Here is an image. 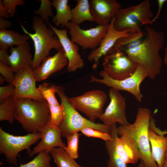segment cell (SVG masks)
<instances>
[{
	"label": "cell",
	"instance_id": "1",
	"mask_svg": "<svg viewBox=\"0 0 167 167\" xmlns=\"http://www.w3.org/2000/svg\"><path fill=\"white\" fill-rule=\"evenodd\" d=\"M145 36L142 32L132 35L125 41L120 48L134 62L144 67L148 77L156 78L160 73L163 60L159 52L163 47V33L148 27L145 28Z\"/></svg>",
	"mask_w": 167,
	"mask_h": 167
},
{
	"label": "cell",
	"instance_id": "2",
	"mask_svg": "<svg viewBox=\"0 0 167 167\" xmlns=\"http://www.w3.org/2000/svg\"><path fill=\"white\" fill-rule=\"evenodd\" d=\"M50 113L46 101L15 98V120L28 133L40 132L49 122Z\"/></svg>",
	"mask_w": 167,
	"mask_h": 167
},
{
	"label": "cell",
	"instance_id": "3",
	"mask_svg": "<svg viewBox=\"0 0 167 167\" xmlns=\"http://www.w3.org/2000/svg\"><path fill=\"white\" fill-rule=\"evenodd\" d=\"M151 114L149 109L139 108L134 123L117 127V132L120 136L126 135L134 140L141 154V161L147 167H158L152 156L148 137Z\"/></svg>",
	"mask_w": 167,
	"mask_h": 167
},
{
	"label": "cell",
	"instance_id": "4",
	"mask_svg": "<svg viewBox=\"0 0 167 167\" xmlns=\"http://www.w3.org/2000/svg\"><path fill=\"white\" fill-rule=\"evenodd\" d=\"M20 23L23 32L29 36L33 42L35 51L31 66L34 70L48 56L52 49L58 51L62 47L53 30L48 27L46 23L40 16H35L33 19L32 28L34 33L28 32Z\"/></svg>",
	"mask_w": 167,
	"mask_h": 167
},
{
	"label": "cell",
	"instance_id": "5",
	"mask_svg": "<svg viewBox=\"0 0 167 167\" xmlns=\"http://www.w3.org/2000/svg\"><path fill=\"white\" fill-rule=\"evenodd\" d=\"M56 88L57 93L64 110L63 118L58 126L61 131L62 136L66 138L88 127L109 133L110 126L103 123H96L83 117L69 102L68 97L64 93L63 88L57 86Z\"/></svg>",
	"mask_w": 167,
	"mask_h": 167
},
{
	"label": "cell",
	"instance_id": "6",
	"mask_svg": "<svg viewBox=\"0 0 167 167\" xmlns=\"http://www.w3.org/2000/svg\"><path fill=\"white\" fill-rule=\"evenodd\" d=\"M115 28L118 31L128 30L132 35L142 32L140 25L150 24L153 18L149 0L136 5L121 8L115 16Z\"/></svg>",
	"mask_w": 167,
	"mask_h": 167
},
{
	"label": "cell",
	"instance_id": "7",
	"mask_svg": "<svg viewBox=\"0 0 167 167\" xmlns=\"http://www.w3.org/2000/svg\"><path fill=\"white\" fill-rule=\"evenodd\" d=\"M40 132L28 133L23 136L13 135L0 127V153L4 154L7 162L12 165H17V157L21 151L27 150L29 154L30 148L41 139Z\"/></svg>",
	"mask_w": 167,
	"mask_h": 167
},
{
	"label": "cell",
	"instance_id": "8",
	"mask_svg": "<svg viewBox=\"0 0 167 167\" xmlns=\"http://www.w3.org/2000/svg\"><path fill=\"white\" fill-rule=\"evenodd\" d=\"M138 65L122 49L113 47L104 56L102 70L111 79L120 80L132 75Z\"/></svg>",
	"mask_w": 167,
	"mask_h": 167
},
{
	"label": "cell",
	"instance_id": "9",
	"mask_svg": "<svg viewBox=\"0 0 167 167\" xmlns=\"http://www.w3.org/2000/svg\"><path fill=\"white\" fill-rule=\"evenodd\" d=\"M99 75L102 77L101 79L92 75L90 82L103 84L119 91H127L132 94L138 101H141L143 95L140 90V85L142 82L148 77L147 71L142 66L138 64L132 75L121 80L111 79L103 70L100 72Z\"/></svg>",
	"mask_w": 167,
	"mask_h": 167
},
{
	"label": "cell",
	"instance_id": "10",
	"mask_svg": "<svg viewBox=\"0 0 167 167\" xmlns=\"http://www.w3.org/2000/svg\"><path fill=\"white\" fill-rule=\"evenodd\" d=\"M107 95L103 91L93 90L80 96L68 97V100L76 110L84 113L91 121L95 120L104 112Z\"/></svg>",
	"mask_w": 167,
	"mask_h": 167
},
{
	"label": "cell",
	"instance_id": "11",
	"mask_svg": "<svg viewBox=\"0 0 167 167\" xmlns=\"http://www.w3.org/2000/svg\"><path fill=\"white\" fill-rule=\"evenodd\" d=\"M108 25H98L96 27L84 30L79 25L70 22L66 28L69 30L71 40L84 49L97 48L107 31Z\"/></svg>",
	"mask_w": 167,
	"mask_h": 167
},
{
	"label": "cell",
	"instance_id": "12",
	"mask_svg": "<svg viewBox=\"0 0 167 167\" xmlns=\"http://www.w3.org/2000/svg\"><path fill=\"white\" fill-rule=\"evenodd\" d=\"M109 103L99 117L100 120L109 126L117 122L123 126L129 124L126 115L125 98L119 91L113 88L109 89Z\"/></svg>",
	"mask_w": 167,
	"mask_h": 167
},
{
	"label": "cell",
	"instance_id": "13",
	"mask_svg": "<svg viewBox=\"0 0 167 167\" xmlns=\"http://www.w3.org/2000/svg\"><path fill=\"white\" fill-rule=\"evenodd\" d=\"M36 82L31 66L23 68L15 73L13 84L15 87L14 98H29L39 101L45 100L36 88Z\"/></svg>",
	"mask_w": 167,
	"mask_h": 167
},
{
	"label": "cell",
	"instance_id": "14",
	"mask_svg": "<svg viewBox=\"0 0 167 167\" xmlns=\"http://www.w3.org/2000/svg\"><path fill=\"white\" fill-rule=\"evenodd\" d=\"M115 20V16L108 24L107 32L99 46L91 51L88 57V60L94 62L93 65L94 68L97 66L100 58L108 53L119 39L128 38L132 35L130 33L128 30L122 31L117 30L114 27Z\"/></svg>",
	"mask_w": 167,
	"mask_h": 167
},
{
	"label": "cell",
	"instance_id": "15",
	"mask_svg": "<svg viewBox=\"0 0 167 167\" xmlns=\"http://www.w3.org/2000/svg\"><path fill=\"white\" fill-rule=\"evenodd\" d=\"M41 140L31 151L30 156L37 154L46 150L49 151L53 148L58 147L65 149L66 146L61 139V131L59 126L49 121L47 124L40 131Z\"/></svg>",
	"mask_w": 167,
	"mask_h": 167
},
{
	"label": "cell",
	"instance_id": "16",
	"mask_svg": "<svg viewBox=\"0 0 167 167\" xmlns=\"http://www.w3.org/2000/svg\"><path fill=\"white\" fill-rule=\"evenodd\" d=\"M48 24L58 37L65 52L68 60L67 71L72 72L82 67L84 63L79 53V47L68 37L67 29H58Z\"/></svg>",
	"mask_w": 167,
	"mask_h": 167
},
{
	"label": "cell",
	"instance_id": "17",
	"mask_svg": "<svg viewBox=\"0 0 167 167\" xmlns=\"http://www.w3.org/2000/svg\"><path fill=\"white\" fill-rule=\"evenodd\" d=\"M92 16L98 25H107L121 8L116 0H91L89 1Z\"/></svg>",
	"mask_w": 167,
	"mask_h": 167
},
{
	"label": "cell",
	"instance_id": "18",
	"mask_svg": "<svg viewBox=\"0 0 167 167\" xmlns=\"http://www.w3.org/2000/svg\"><path fill=\"white\" fill-rule=\"evenodd\" d=\"M68 60L62 48L54 55L48 56L33 70L36 81H41L62 69L67 65Z\"/></svg>",
	"mask_w": 167,
	"mask_h": 167
},
{
	"label": "cell",
	"instance_id": "19",
	"mask_svg": "<svg viewBox=\"0 0 167 167\" xmlns=\"http://www.w3.org/2000/svg\"><path fill=\"white\" fill-rule=\"evenodd\" d=\"M117 152L120 158L126 164L136 163L141 159V155L134 140L131 137L123 135L115 138Z\"/></svg>",
	"mask_w": 167,
	"mask_h": 167
},
{
	"label": "cell",
	"instance_id": "20",
	"mask_svg": "<svg viewBox=\"0 0 167 167\" xmlns=\"http://www.w3.org/2000/svg\"><path fill=\"white\" fill-rule=\"evenodd\" d=\"M30 51L29 43L28 41L16 47H10L8 65L15 73L23 68L31 66L33 58Z\"/></svg>",
	"mask_w": 167,
	"mask_h": 167
},
{
	"label": "cell",
	"instance_id": "21",
	"mask_svg": "<svg viewBox=\"0 0 167 167\" xmlns=\"http://www.w3.org/2000/svg\"><path fill=\"white\" fill-rule=\"evenodd\" d=\"M148 137L151 146L152 157L158 167H162L167 150V137L158 134L149 127Z\"/></svg>",
	"mask_w": 167,
	"mask_h": 167
},
{
	"label": "cell",
	"instance_id": "22",
	"mask_svg": "<svg viewBox=\"0 0 167 167\" xmlns=\"http://www.w3.org/2000/svg\"><path fill=\"white\" fill-rule=\"evenodd\" d=\"M68 0H53L52 5L56 9V13L52 19L56 27L60 25L67 27L72 19L71 9L68 4Z\"/></svg>",
	"mask_w": 167,
	"mask_h": 167
},
{
	"label": "cell",
	"instance_id": "23",
	"mask_svg": "<svg viewBox=\"0 0 167 167\" xmlns=\"http://www.w3.org/2000/svg\"><path fill=\"white\" fill-rule=\"evenodd\" d=\"M30 38L27 34H22L13 30L0 29V50L7 51L14 45L22 44Z\"/></svg>",
	"mask_w": 167,
	"mask_h": 167
},
{
	"label": "cell",
	"instance_id": "24",
	"mask_svg": "<svg viewBox=\"0 0 167 167\" xmlns=\"http://www.w3.org/2000/svg\"><path fill=\"white\" fill-rule=\"evenodd\" d=\"M109 133L113 139L105 142V148L109 156L107 167H127L126 164L120 158L116 150L115 138L118 135L116 123L111 126Z\"/></svg>",
	"mask_w": 167,
	"mask_h": 167
},
{
	"label": "cell",
	"instance_id": "25",
	"mask_svg": "<svg viewBox=\"0 0 167 167\" xmlns=\"http://www.w3.org/2000/svg\"><path fill=\"white\" fill-rule=\"evenodd\" d=\"M76 6L71 9L72 19L71 22L79 25L84 21L93 22L88 0H77Z\"/></svg>",
	"mask_w": 167,
	"mask_h": 167
},
{
	"label": "cell",
	"instance_id": "26",
	"mask_svg": "<svg viewBox=\"0 0 167 167\" xmlns=\"http://www.w3.org/2000/svg\"><path fill=\"white\" fill-rule=\"evenodd\" d=\"M49 153L57 167H84L78 164L63 148H54L50 150Z\"/></svg>",
	"mask_w": 167,
	"mask_h": 167
},
{
	"label": "cell",
	"instance_id": "27",
	"mask_svg": "<svg viewBox=\"0 0 167 167\" xmlns=\"http://www.w3.org/2000/svg\"><path fill=\"white\" fill-rule=\"evenodd\" d=\"M15 98L12 96L0 103V121H6L12 124L15 118Z\"/></svg>",
	"mask_w": 167,
	"mask_h": 167
},
{
	"label": "cell",
	"instance_id": "28",
	"mask_svg": "<svg viewBox=\"0 0 167 167\" xmlns=\"http://www.w3.org/2000/svg\"><path fill=\"white\" fill-rule=\"evenodd\" d=\"M49 152V150L42 152L30 161L24 164H21L18 167H52L50 164L51 158Z\"/></svg>",
	"mask_w": 167,
	"mask_h": 167
},
{
	"label": "cell",
	"instance_id": "29",
	"mask_svg": "<svg viewBox=\"0 0 167 167\" xmlns=\"http://www.w3.org/2000/svg\"><path fill=\"white\" fill-rule=\"evenodd\" d=\"M56 87V86L50 85L47 83H44L39 85L37 88L40 93L48 105H60L55 96V93L57 92Z\"/></svg>",
	"mask_w": 167,
	"mask_h": 167
},
{
	"label": "cell",
	"instance_id": "30",
	"mask_svg": "<svg viewBox=\"0 0 167 167\" xmlns=\"http://www.w3.org/2000/svg\"><path fill=\"white\" fill-rule=\"evenodd\" d=\"M79 134L75 133L67 136V145L65 150L67 154L71 158L75 159L79 156L78 144Z\"/></svg>",
	"mask_w": 167,
	"mask_h": 167
},
{
	"label": "cell",
	"instance_id": "31",
	"mask_svg": "<svg viewBox=\"0 0 167 167\" xmlns=\"http://www.w3.org/2000/svg\"><path fill=\"white\" fill-rule=\"evenodd\" d=\"M41 4L39 9L34 10L33 12L40 17L45 23L48 24L49 17H54L52 10V3L49 0H41Z\"/></svg>",
	"mask_w": 167,
	"mask_h": 167
},
{
	"label": "cell",
	"instance_id": "32",
	"mask_svg": "<svg viewBox=\"0 0 167 167\" xmlns=\"http://www.w3.org/2000/svg\"><path fill=\"white\" fill-rule=\"evenodd\" d=\"M50 113V121L53 124L58 126L64 115V110L62 104L59 105H48Z\"/></svg>",
	"mask_w": 167,
	"mask_h": 167
},
{
	"label": "cell",
	"instance_id": "33",
	"mask_svg": "<svg viewBox=\"0 0 167 167\" xmlns=\"http://www.w3.org/2000/svg\"><path fill=\"white\" fill-rule=\"evenodd\" d=\"M80 131L87 137L101 139L105 142L113 139L112 138L109 133L102 132L92 128H85L82 129Z\"/></svg>",
	"mask_w": 167,
	"mask_h": 167
},
{
	"label": "cell",
	"instance_id": "34",
	"mask_svg": "<svg viewBox=\"0 0 167 167\" xmlns=\"http://www.w3.org/2000/svg\"><path fill=\"white\" fill-rule=\"evenodd\" d=\"M0 73L9 84H13L15 73L11 67L0 62Z\"/></svg>",
	"mask_w": 167,
	"mask_h": 167
},
{
	"label": "cell",
	"instance_id": "35",
	"mask_svg": "<svg viewBox=\"0 0 167 167\" xmlns=\"http://www.w3.org/2000/svg\"><path fill=\"white\" fill-rule=\"evenodd\" d=\"M2 3L11 17L14 16L17 6H22L25 4V2L23 0H4Z\"/></svg>",
	"mask_w": 167,
	"mask_h": 167
},
{
	"label": "cell",
	"instance_id": "36",
	"mask_svg": "<svg viewBox=\"0 0 167 167\" xmlns=\"http://www.w3.org/2000/svg\"><path fill=\"white\" fill-rule=\"evenodd\" d=\"M15 87L13 84H9L0 87V103L4 101L10 96H13Z\"/></svg>",
	"mask_w": 167,
	"mask_h": 167
},
{
	"label": "cell",
	"instance_id": "37",
	"mask_svg": "<svg viewBox=\"0 0 167 167\" xmlns=\"http://www.w3.org/2000/svg\"><path fill=\"white\" fill-rule=\"evenodd\" d=\"M167 1L166 0H158L157 1L158 9L156 15L152 19L150 24H152L158 19L161 13V11L164 3Z\"/></svg>",
	"mask_w": 167,
	"mask_h": 167
},
{
	"label": "cell",
	"instance_id": "38",
	"mask_svg": "<svg viewBox=\"0 0 167 167\" xmlns=\"http://www.w3.org/2000/svg\"><path fill=\"white\" fill-rule=\"evenodd\" d=\"M10 54L7 51L0 50V62L9 66L8 58Z\"/></svg>",
	"mask_w": 167,
	"mask_h": 167
},
{
	"label": "cell",
	"instance_id": "39",
	"mask_svg": "<svg viewBox=\"0 0 167 167\" xmlns=\"http://www.w3.org/2000/svg\"><path fill=\"white\" fill-rule=\"evenodd\" d=\"M2 0H0V17L8 19L10 17L6 8L2 3Z\"/></svg>",
	"mask_w": 167,
	"mask_h": 167
},
{
	"label": "cell",
	"instance_id": "40",
	"mask_svg": "<svg viewBox=\"0 0 167 167\" xmlns=\"http://www.w3.org/2000/svg\"><path fill=\"white\" fill-rule=\"evenodd\" d=\"M12 23L11 21L4 18H0V29H6L11 26Z\"/></svg>",
	"mask_w": 167,
	"mask_h": 167
},
{
	"label": "cell",
	"instance_id": "41",
	"mask_svg": "<svg viewBox=\"0 0 167 167\" xmlns=\"http://www.w3.org/2000/svg\"><path fill=\"white\" fill-rule=\"evenodd\" d=\"M165 55L164 58V62L165 64L167 66V46L166 47L165 50Z\"/></svg>",
	"mask_w": 167,
	"mask_h": 167
},
{
	"label": "cell",
	"instance_id": "42",
	"mask_svg": "<svg viewBox=\"0 0 167 167\" xmlns=\"http://www.w3.org/2000/svg\"><path fill=\"white\" fill-rule=\"evenodd\" d=\"M162 167H167V150L165 155L164 162Z\"/></svg>",
	"mask_w": 167,
	"mask_h": 167
},
{
	"label": "cell",
	"instance_id": "43",
	"mask_svg": "<svg viewBox=\"0 0 167 167\" xmlns=\"http://www.w3.org/2000/svg\"><path fill=\"white\" fill-rule=\"evenodd\" d=\"M156 133L160 135H164L167 134V131H163L159 129L157 131Z\"/></svg>",
	"mask_w": 167,
	"mask_h": 167
},
{
	"label": "cell",
	"instance_id": "44",
	"mask_svg": "<svg viewBox=\"0 0 167 167\" xmlns=\"http://www.w3.org/2000/svg\"><path fill=\"white\" fill-rule=\"evenodd\" d=\"M6 81L4 77L2 75H0V84L2 85L3 84L5 81Z\"/></svg>",
	"mask_w": 167,
	"mask_h": 167
},
{
	"label": "cell",
	"instance_id": "45",
	"mask_svg": "<svg viewBox=\"0 0 167 167\" xmlns=\"http://www.w3.org/2000/svg\"><path fill=\"white\" fill-rule=\"evenodd\" d=\"M137 167H147L144 163L141 161L140 163L139 164Z\"/></svg>",
	"mask_w": 167,
	"mask_h": 167
},
{
	"label": "cell",
	"instance_id": "46",
	"mask_svg": "<svg viewBox=\"0 0 167 167\" xmlns=\"http://www.w3.org/2000/svg\"></svg>",
	"mask_w": 167,
	"mask_h": 167
}]
</instances>
